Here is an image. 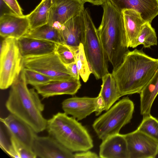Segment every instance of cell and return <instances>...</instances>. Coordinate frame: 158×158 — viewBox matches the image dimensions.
<instances>
[{
  "label": "cell",
  "instance_id": "1",
  "mask_svg": "<svg viewBox=\"0 0 158 158\" xmlns=\"http://www.w3.org/2000/svg\"><path fill=\"white\" fill-rule=\"evenodd\" d=\"M158 68V59L146 54L142 49L128 51L112 74L121 96L139 94Z\"/></svg>",
  "mask_w": 158,
  "mask_h": 158
},
{
  "label": "cell",
  "instance_id": "2",
  "mask_svg": "<svg viewBox=\"0 0 158 158\" xmlns=\"http://www.w3.org/2000/svg\"><path fill=\"white\" fill-rule=\"evenodd\" d=\"M22 69L11 86L5 106L7 109L29 125L36 133L46 129L47 120L42 113L44 105L35 89H28Z\"/></svg>",
  "mask_w": 158,
  "mask_h": 158
},
{
  "label": "cell",
  "instance_id": "3",
  "mask_svg": "<svg viewBox=\"0 0 158 158\" xmlns=\"http://www.w3.org/2000/svg\"><path fill=\"white\" fill-rule=\"evenodd\" d=\"M102 6V18L97 30L108 61L114 69L122 63L129 50L122 13L108 0Z\"/></svg>",
  "mask_w": 158,
  "mask_h": 158
},
{
  "label": "cell",
  "instance_id": "4",
  "mask_svg": "<svg viewBox=\"0 0 158 158\" xmlns=\"http://www.w3.org/2000/svg\"><path fill=\"white\" fill-rule=\"evenodd\" d=\"M46 129L49 135L73 152L89 150L94 147L85 127L64 112H59L48 120Z\"/></svg>",
  "mask_w": 158,
  "mask_h": 158
},
{
  "label": "cell",
  "instance_id": "5",
  "mask_svg": "<svg viewBox=\"0 0 158 158\" xmlns=\"http://www.w3.org/2000/svg\"><path fill=\"white\" fill-rule=\"evenodd\" d=\"M134 109L133 102L128 97H124L96 119L92 127L98 138L102 141L119 134L130 122Z\"/></svg>",
  "mask_w": 158,
  "mask_h": 158
},
{
  "label": "cell",
  "instance_id": "6",
  "mask_svg": "<svg viewBox=\"0 0 158 158\" xmlns=\"http://www.w3.org/2000/svg\"><path fill=\"white\" fill-rule=\"evenodd\" d=\"M84 15L85 24L84 50L92 73L99 80L109 73V61L88 8L85 9Z\"/></svg>",
  "mask_w": 158,
  "mask_h": 158
},
{
  "label": "cell",
  "instance_id": "7",
  "mask_svg": "<svg viewBox=\"0 0 158 158\" xmlns=\"http://www.w3.org/2000/svg\"><path fill=\"white\" fill-rule=\"evenodd\" d=\"M22 57L17 40L4 38L1 44L0 56V88L5 89L11 86L23 68Z\"/></svg>",
  "mask_w": 158,
  "mask_h": 158
},
{
  "label": "cell",
  "instance_id": "8",
  "mask_svg": "<svg viewBox=\"0 0 158 158\" xmlns=\"http://www.w3.org/2000/svg\"><path fill=\"white\" fill-rule=\"evenodd\" d=\"M23 68L37 71L54 80L74 78L54 52L43 56L23 58Z\"/></svg>",
  "mask_w": 158,
  "mask_h": 158
},
{
  "label": "cell",
  "instance_id": "9",
  "mask_svg": "<svg viewBox=\"0 0 158 158\" xmlns=\"http://www.w3.org/2000/svg\"><path fill=\"white\" fill-rule=\"evenodd\" d=\"M84 0H52L48 25L60 30L61 26L85 9Z\"/></svg>",
  "mask_w": 158,
  "mask_h": 158
},
{
  "label": "cell",
  "instance_id": "10",
  "mask_svg": "<svg viewBox=\"0 0 158 158\" xmlns=\"http://www.w3.org/2000/svg\"><path fill=\"white\" fill-rule=\"evenodd\" d=\"M129 158H154L158 154V143L138 130L124 135Z\"/></svg>",
  "mask_w": 158,
  "mask_h": 158
},
{
  "label": "cell",
  "instance_id": "11",
  "mask_svg": "<svg viewBox=\"0 0 158 158\" xmlns=\"http://www.w3.org/2000/svg\"><path fill=\"white\" fill-rule=\"evenodd\" d=\"M84 11L64 24L59 30L62 44L76 52L85 37V24Z\"/></svg>",
  "mask_w": 158,
  "mask_h": 158
},
{
  "label": "cell",
  "instance_id": "12",
  "mask_svg": "<svg viewBox=\"0 0 158 158\" xmlns=\"http://www.w3.org/2000/svg\"><path fill=\"white\" fill-rule=\"evenodd\" d=\"M32 149L37 157L42 158H74L73 152L52 137L39 136L34 139Z\"/></svg>",
  "mask_w": 158,
  "mask_h": 158
},
{
  "label": "cell",
  "instance_id": "13",
  "mask_svg": "<svg viewBox=\"0 0 158 158\" xmlns=\"http://www.w3.org/2000/svg\"><path fill=\"white\" fill-rule=\"evenodd\" d=\"M30 30L26 15L20 16L11 12L0 16V35L4 38L17 40L25 35Z\"/></svg>",
  "mask_w": 158,
  "mask_h": 158
},
{
  "label": "cell",
  "instance_id": "14",
  "mask_svg": "<svg viewBox=\"0 0 158 158\" xmlns=\"http://www.w3.org/2000/svg\"><path fill=\"white\" fill-rule=\"evenodd\" d=\"M0 121L5 126L10 136L32 150L33 143L37 135L29 125L11 114L5 118H0Z\"/></svg>",
  "mask_w": 158,
  "mask_h": 158
},
{
  "label": "cell",
  "instance_id": "15",
  "mask_svg": "<svg viewBox=\"0 0 158 158\" xmlns=\"http://www.w3.org/2000/svg\"><path fill=\"white\" fill-rule=\"evenodd\" d=\"M81 86L79 79L72 78L68 79L52 81L34 87L38 93L44 99L58 95H74Z\"/></svg>",
  "mask_w": 158,
  "mask_h": 158
},
{
  "label": "cell",
  "instance_id": "16",
  "mask_svg": "<svg viewBox=\"0 0 158 158\" xmlns=\"http://www.w3.org/2000/svg\"><path fill=\"white\" fill-rule=\"evenodd\" d=\"M119 11L127 9L138 11L146 22L152 23L158 15V0H108Z\"/></svg>",
  "mask_w": 158,
  "mask_h": 158
},
{
  "label": "cell",
  "instance_id": "17",
  "mask_svg": "<svg viewBox=\"0 0 158 158\" xmlns=\"http://www.w3.org/2000/svg\"><path fill=\"white\" fill-rule=\"evenodd\" d=\"M95 99L96 97H73L62 102V108L67 114L78 121L81 120L95 111Z\"/></svg>",
  "mask_w": 158,
  "mask_h": 158
},
{
  "label": "cell",
  "instance_id": "18",
  "mask_svg": "<svg viewBox=\"0 0 158 158\" xmlns=\"http://www.w3.org/2000/svg\"><path fill=\"white\" fill-rule=\"evenodd\" d=\"M23 57L38 56L55 52L56 43L44 40L23 36L17 40Z\"/></svg>",
  "mask_w": 158,
  "mask_h": 158
},
{
  "label": "cell",
  "instance_id": "19",
  "mask_svg": "<svg viewBox=\"0 0 158 158\" xmlns=\"http://www.w3.org/2000/svg\"><path fill=\"white\" fill-rule=\"evenodd\" d=\"M99 156L101 158H129L124 135L115 134L102 141L99 146Z\"/></svg>",
  "mask_w": 158,
  "mask_h": 158
},
{
  "label": "cell",
  "instance_id": "20",
  "mask_svg": "<svg viewBox=\"0 0 158 158\" xmlns=\"http://www.w3.org/2000/svg\"><path fill=\"white\" fill-rule=\"evenodd\" d=\"M122 13L127 42L129 48L137 37L143 25L146 23L142 18L140 13L132 9H125Z\"/></svg>",
  "mask_w": 158,
  "mask_h": 158
},
{
  "label": "cell",
  "instance_id": "21",
  "mask_svg": "<svg viewBox=\"0 0 158 158\" xmlns=\"http://www.w3.org/2000/svg\"><path fill=\"white\" fill-rule=\"evenodd\" d=\"M139 94L141 114L143 116L150 114L152 105L158 94V68Z\"/></svg>",
  "mask_w": 158,
  "mask_h": 158
},
{
  "label": "cell",
  "instance_id": "22",
  "mask_svg": "<svg viewBox=\"0 0 158 158\" xmlns=\"http://www.w3.org/2000/svg\"><path fill=\"white\" fill-rule=\"evenodd\" d=\"M102 84L98 95L103 100L105 111L109 109L121 97L116 81L112 73H108L102 78Z\"/></svg>",
  "mask_w": 158,
  "mask_h": 158
},
{
  "label": "cell",
  "instance_id": "23",
  "mask_svg": "<svg viewBox=\"0 0 158 158\" xmlns=\"http://www.w3.org/2000/svg\"><path fill=\"white\" fill-rule=\"evenodd\" d=\"M52 0H41L30 13L26 15L30 30H33L48 23Z\"/></svg>",
  "mask_w": 158,
  "mask_h": 158
},
{
  "label": "cell",
  "instance_id": "24",
  "mask_svg": "<svg viewBox=\"0 0 158 158\" xmlns=\"http://www.w3.org/2000/svg\"><path fill=\"white\" fill-rule=\"evenodd\" d=\"M24 36L62 44L59 30L48 24L33 30H30Z\"/></svg>",
  "mask_w": 158,
  "mask_h": 158
},
{
  "label": "cell",
  "instance_id": "25",
  "mask_svg": "<svg viewBox=\"0 0 158 158\" xmlns=\"http://www.w3.org/2000/svg\"><path fill=\"white\" fill-rule=\"evenodd\" d=\"M157 37L155 29L151 23L146 22L143 25L140 31L129 47L134 48L140 44L143 47L150 48L157 44Z\"/></svg>",
  "mask_w": 158,
  "mask_h": 158
},
{
  "label": "cell",
  "instance_id": "26",
  "mask_svg": "<svg viewBox=\"0 0 158 158\" xmlns=\"http://www.w3.org/2000/svg\"><path fill=\"white\" fill-rule=\"evenodd\" d=\"M137 129L147 135L158 143V120L151 114L143 116Z\"/></svg>",
  "mask_w": 158,
  "mask_h": 158
},
{
  "label": "cell",
  "instance_id": "27",
  "mask_svg": "<svg viewBox=\"0 0 158 158\" xmlns=\"http://www.w3.org/2000/svg\"><path fill=\"white\" fill-rule=\"evenodd\" d=\"M75 62L80 76L84 82H86L92 72L85 55L82 44H80L78 47L76 55Z\"/></svg>",
  "mask_w": 158,
  "mask_h": 158
},
{
  "label": "cell",
  "instance_id": "28",
  "mask_svg": "<svg viewBox=\"0 0 158 158\" xmlns=\"http://www.w3.org/2000/svg\"><path fill=\"white\" fill-rule=\"evenodd\" d=\"M23 69L27 84L34 86L54 80L51 77L34 70L24 68Z\"/></svg>",
  "mask_w": 158,
  "mask_h": 158
},
{
  "label": "cell",
  "instance_id": "29",
  "mask_svg": "<svg viewBox=\"0 0 158 158\" xmlns=\"http://www.w3.org/2000/svg\"><path fill=\"white\" fill-rule=\"evenodd\" d=\"M55 52L65 65L75 62L76 55L77 52H74L64 44L56 43Z\"/></svg>",
  "mask_w": 158,
  "mask_h": 158
},
{
  "label": "cell",
  "instance_id": "30",
  "mask_svg": "<svg viewBox=\"0 0 158 158\" xmlns=\"http://www.w3.org/2000/svg\"><path fill=\"white\" fill-rule=\"evenodd\" d=\"M10 141L19 158H35L37 156L32 150L25 146L14 137L10 136Z\"/></svg>",
  "mask_w": 158,
  "mask_h": 158
},
{
  "label": "cell",
  "instance_id": "31",
  "mask_svg": "<svg viewBox=\"0 0 158 158\" xmlns=\"http://www.w3.org/2000/svg\"><path fill=\"white\" fill-rule=\"evenodd\" d=\"M0 147L3 151L11 157L19 158L11 142L10 143L7 141L1 128Z\"/></svg>",
  "mask_w": 158,
  "mask_h": 158
},
{
  "label": "cell",
  "instance_id": "32",
  "mask_svg": "<svg viewBox=\"0 0 158 158\" xmlns=\"http://www.w3.org/2000/svg\"><path fill=\"white\" fill-rule=\"evenodd\" d=\"M2 0L15 13L19 15H24L23 10L17 0Z\"/></svg>",
  "mask_w": 158,
  "mask_h": 158
},
{
  "label": "cell",
  "instance_id": "33",
  "mask_svg": "<svg viewBox=\"0 0 158 158\" xmlns=\"http://www.w3.org/2000/svg\"><path fill=\"white\" fill-rule=\"evenodd\" d=\"M96 153L89 150L79 152L74 154V158H98Z\"/></svg>",
  "mask_w": 158,
  "mask_h": 158
},
{
  "label": "cell",
  "instance_id": "34",
  "mask_svg": "<svg viewBox=\"0 0 158 158\" xmlns=\"http://www.w3.org/2000/svg\"><path fill=\"white\" fill-rule=\"evenodd\" d=\"M66 66L73 77L77 79H80V75L75 62L66 65Z\"/></svg>",
  "mask_w": 158,
  "mask_h": 158
},
{
  "label": "cell",
  "instance_id": "35",
  "mask_svg": "<svg viewBox=\"0 0 158 158\" xmlns=\"http://www.w3.org/2000/svg\"><path fill=\"white\" fill-rule=\"evenodd\" d=\"M0 16L5 14L14 12L2 0H0Z\"/></svg>",
  "mask_w": 158,
  "mask_h": 158
},
{
  "label": "cell",
  "instance_id": "36",
  "mask_svg": "<svg viewBox=\"0 0 158 158\" xmlns=\"http://www.w3.org/2000/svg\"><path fill=\"white\" fill-rule=\"evenodd\" d=\"M95 5H103L107 0H84Z\"/></svg>",
  "mask_w": 158,
  "mask_h": 158
}]
</instances>
